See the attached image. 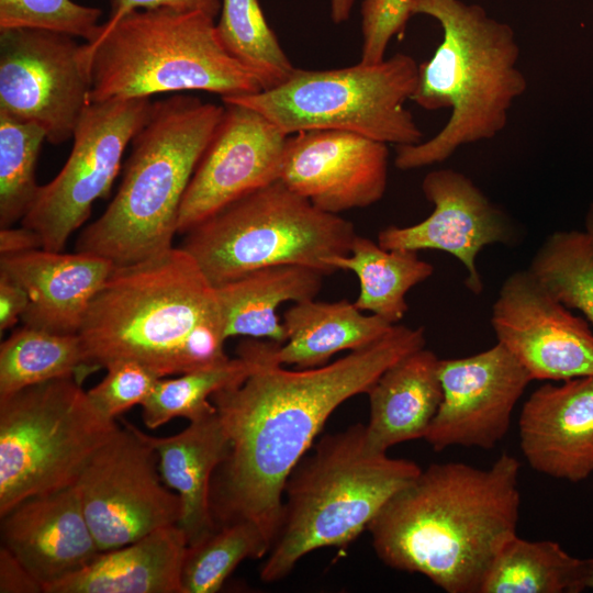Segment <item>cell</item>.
I'll return each mask as SVG.
<instances>
[{
    "label": "cell",
    "mask_w": 593,
    "mask_h": 593,
    "mask_svg": "<svg viewBox=\"0 0 593 593\" xmlns=\"http://www.w3.org/2000/svg\"><path fill=\"white\" fill-rule=\"evenodd\" d=\"M142 435L158 455L163 481L180 499L178 526L188 546L200 542L217 527L211 506L212 483L230 452V438L217 412L191 421L172 436Z\"/></svg>",
    "instance_id": "7402d4cb"
},
{
    "label": "cell",
    "mask_w": 593,
    "mask_h": 593,
    "mask_svg": "<svg viewBox=\"0 0 593 593\" xmlns=\"http://www.w3.org/2000/svg\"><path fill=\"white\" fill-rule=\"evenodd\" d=\"M102 11L72 0H0V31L43 30L92 43L99 34Z\"/></svg>",
    "instance_id": "e575fe53"
},
{
    "label": "cell",
    "mask_w": 593,
    "mask_h": 593,
    "mask_svg": "<svg viewBox=\"0 0 593 593\" xmlns=\"http://www.w3.org/2000/svg\"><path fill=\"white\" fill-rule=\"evenodd\" d=\"M438 373L443 400L424 437L435 451L451 446L494 448L533 380L499 342L469 357L440 359Z\"/></svg>",
    "instance_id": "9a60e30c"
},
{
    "label": "cell",
    "mask_w": 593,
    "mask_h": 593,
    "mask_svg": "<svg viewBox=\"0 0 593 593\" xmlns=\"http://www.w3.org/2000/svg\"><path fill=\"white\" fill-rule=\"evenodd\" d=\"M411 2L412 0H362L361 63L370 65L385 59L392 37H400L404 33L411 18Z\"/></svg>",
    "instance_id": "8d00e7d4"
},
{
    "label": "cell",
    "mask_w": 593,
    "mask_h": 593,
    "mask_svg": "<svg viewBox=\"0 0 593 593\" xmlns=\"http://www.w3.org/2000/svg\"><path fill=\"white\" fill-rule=\"evenodd\" d=\"M44 139L40 125L0 112L1 227L21 222L35 199V167Z\"/></svg>",
    "instance_id": "836d02e7"
},
{
    "label": "cell",
    "mask_w": 593,
    "mask_h": 593,
    "mask_svg": "<svg viewBox=\"0 0 593 593\" xmlns=\"http://www.w3.org/2000/svg\"><path fill=\"white\" fill-rule=\"evenodd\" d=\"M491 325L533 380L593 376L588 321L557 301L528 270L511 273L492 306Z\"/></svg>",
    "instance_id": "5bb4252c"
},
{
    "label": "cell",
    "mask_w": 593,
    "mask_h": 593,
    "mask_svg": "<svg viewBox=\"0 0 593 593\" xmlns=\"http://www.w3.org/2000/svg\"><path fill=\"white\" fill-rule=\"evenodd\" d=\"M26 291L9 275L0 270V331L13 327L29 305Z\"/></svg>",
    "instance_id": "ab89813d"
},
{
    "label": "cell",
    "mask_w": 593,
    "mask_h": 593,
    "mask_svg": "<svg viewBox=\"0 0 593 593\" xmlns=\"http://www.w3.org/2000/svg\"><path fill=\"white\" fill-rule=\"evenodd\" d=\"M583 584L593 590V558L583 560Z\"/></svg>",
    "instance_id": "7bdbcfd3"
},
{
    "label": "cell",
    "mask_w": 593,
    "mask_h": 593,
    "mask_svg": "<svg viewBox=\"0 0 593 593\" xmlns=\"http://www.w3.org/2000/svg\"><path fill=\"white\" fill-rule=\"evenodd\" d=\"M183 195L178 234L236 199L279 180L288 135L256 110L224 103Z\"/></svg>",
    "instance_id": "2e32d148"
},
{
    "label": "cell",
    "mask_w": 593,
    "mask_h": 593,
    "mask_svg": "<svg viewBox=\"0 0 593 593\" xmlns=\"http://www.w3.org/2000/svg\"><path fill=\"white\" fill-rule=\"evenodd\" d=\"M418 80V65L398 53L378 64L331 69L295 68L281 85L256 93L224 97L261 113L286 135L311 130L346 131L401 145L423 142L405 107Z\"/></svg>",
    "instance_id": "9c48e42d"
},
{
    "label": "cell",
    "mask_w": 593,
    "mask_h": 593,
    "mask_svg": "<svg viewBox=\"0 0 593 593\" xmlns=\"http://www.w3.org/2000/svg\"><path fill=\"white\" fill-rule=\"evenodd\" d=\"M519 444L537 472L570 482L593 473V376L546 383L524 403Z\"/></svg>",
    "instance_id": "d6986e66"
},
{
    "label": "cell",
    "mask_w": 593,
    "mask_h": 593,
    "mask_svg": "<svg viewBox=\"0 0 593 593\" xmlns=\"http://www.w3.org/2000/svg\"><path fill=\"white\" fill-rule=\"evenodd\" d=\"M323 276L309 267L281 265L257 269L215 287L227 338L244 336L283 344L287 335L278 307L284 302L314 299Z\"/></svg>",
    "instance_id": "484cf974"
},
{
    "label": "cell",
    "mask_w": 593,
    "mask_h": 593,
    "mask_svg": "<svg viewBox=\"0 0 593 593\" xmlns=\"http://www.w3.org/2000/svg\"><path fill=\"white\" fill-rule=\"evenodd\" d=\"M286 342L275 351L277 361L298 369L321 367L343 350H356L383 337L393 326L376 314H362L347 300L293 303L283 314Z\"/></svg>",
    "instance_id": "d4e9b609"
},
{
    "label": "cell",
    "mask_w": 593,
    "mask_h": 593,
    "mask_svg": "<svg viewBox=\"0 0 593 593\" xmlns=\"http://www.w3.org/2000/svg\"><path fill=\"white\" fill-rule=\"evenodd\" d=\"M215 26L224 48L255 75L262 90L283 83L295 69L268 25L258 0H223Z\"/></svg>",
    "instance_id": "4dcf8cb0"
},
{
    "label": "cell",
    "mask_w": 593,
    "mask_h": 593,
    "mask_svg": "<svg viewBox=\"0 0 593 593\" xmlns=\"http://www.w3.org/2000/svg\"><path fill=\"white\" fill-rule=\"evenodd\" d=\"M78 334L92 370L133 360L165 378L230 359L215 287L181 247L115 266Z\"/></svg>",
    "instance_id": "3957f363"
},
{
    "label": "cell",
    "mask_w": 593,
    "mask_h": 593,
    "mask_svg": "<svg viewBox=\"0 0 593 593\" xmlns=\"http://www.w3.org/2000/svg\"><path fill=\"white\" fill-rule=\"evenodd\" d=\"M161 480L156 450L142 430L123 421L74 485L101 552L178 525L180 499Z\"/></svg>",
    "instance_id": "7c38bea8"
},
{
    "label": "cell",
    "mask_w": 593,
    "mask_h": 593,
    "mask_svg": "<svg viewBox=\"0 0 593 593\" xmlns=\"http://www.w3.org/2000/svg\"><path fill=\"white\" fill-rule=\"evenodd\" d=\"M331 18L335 24L347 21L350 16L354 0H329Z\"/></svg>",
    "instance_id": "b9f144b4"
},
{
    "label": "cell",
    "mask_w": 593,
    "mask_h": 593,
    "mask_svg": "<svg viewBox=\"0 0 593 593\" xmlns=\"http://www.w3.org/2000/svg\"><path fill=\"white\" fill-rule=\"evenodd\" d=\"M75 38L43 30L0 31V112L40 125L53 145L72 137L90 103V76Z\"/></svg>",
    "instance_id": "4fadbf2b"
},
{
    "label": "cell",
    "mask_w": 593,
    "mask_h": 593,
    "mask_svg": "<svg viewBox=\"0 0 593 593\" xmlns=\"http://www.w3.org/2000/svg\"><path fill=\"white\" fill-rule=\"evenodd\" d=\"M42 248L40 236L29 227H1L0 255H14Z\"/></svg>",
    "instance_id": "60d3db41"
},
{
    "label": "cell",
    "mask_w": 593,
    "mask_h": 593,
    "mask_svg": "<svg viewBox=\"0 0 593 593\" xmlns=\"http://www.w3.org/2000/svg\"><path fill=\"white\" fill-rule=\"evenodd\" d=\"M152 105L150 98H114L87 105L75 127L68 159L53 180L40 186L20 222L40 236L43 249L63 251L89 219L96 200L110 194L124 150Z\"/></svg>",
    "instance_id": "8fae6325"
},
{
    "label": "cell",
    "mask_w": 593,
    "mask_h": 593,
    "mask_svg": "<svg viewBox=\"0 0 593 593\" xmlns=\"http://www.w3.org/2000/svg\"><path fill=\"white\" fill-rule=\"evenodd\" d=\"M93 371L79 334L23 325L0 345V398L41 382Z\"/></svg>",
    "instance_id": "f546056e"
},
{
    "label": "cell",
    "mask_w": 593,
    "mask_h": 593,
    "mask_svg": "<svg viewBox=\"0 0 593 593\" xmlns=\"http://www.w3.org/2000/svg\"><path fill=\"white\" fill-rule=\"evenodd\" d=\"M160 8L181 12L199 11L215 19L221 10V2L220 0H110L109 18L101 24L99 32L109 30L133 11Z\"/></svg>",
    "instance_id": "74e56055"
},
{
    "label": "cell",
    "mask_w": 593,
    "mask_h": 593,
    "mask_svg": "<svg viewBox=\"0 0 593 593\" xmlns=\"http://www.w3.org/2000/svg\"><path fill=\"white\" fill-rule=\"evenodd\" d=\"M187 547L178 525L160 527L128 545L100 552L81 570L47 585L44 593H183Z\"/></svg>",
    "instance_id": "603a6c76"
},
{
    "label": "cell",
    "mask_w": 593,
    "mask_h": 593,
    "mask_svg": "<svg viewBox=\"0 0 593 593\" xmlns=\"http://www.w3.org/2000/svg\"><path fill=\"white\" fill-rule=\"evenodd\" d=\"M585 232L593 238V202L590 204L584 219Z\"/></svg>",
    "instance_id": "ee69618b"
},
{
    "label": "cell",
    "mask_w": 593,
    "mask_h": 593,
    "mask_svg": "<svg viewBox=\"0 0 593 593\" xmlns=\"http://www.w3.org/2000/svg\"><path fill=\"white\" fill-rule=\"evenodd\" d=\"M1 517V541L42 583L70 575L101 552L72 485L29 497Z\"/></svg>",
    "instance_id": "ffe728a7"
},
{
    "label": "cell",
    "mask_w": 593,
    "mask_h": 593,
    "mask_svg": "<svg viewBox=\"0 0 593 593\" xmlns=\"http://www.w3.org/2000/svg\"><path fill=\"white\" fill-rule=\"evenodd\" d=\"M262 532L249 521L220 525L200 542L188 546L181 570L183 593H215L245 559L270 550Z\"/></svg>",
    "instance_id": "d6a6232c"
},
{
    "label": "cell",
    "mask_w": 593,
    "mask_h": 593,
    "mask_svg": "<svg viewBox=\"0 0 593 593\" xmlns=\"http://www.w3.org/2000/svg\"><path fill=\"white\" fill-rule=\"evenodd\" d=\"M527 269L557 301L593 325V238L585 231L550 234Z\"/></svg>",
    "instance_id": "1f68e13d"
},
{
    "label": "cell",
    "mask_w": 593,
    "mask_h": 593,
    "mask_svg": "<svg viewBox=\"0 0 593 593\" xmlns=\"http://www.w3.org/2000/svg\"><path fill=\"white\" fill-rule=\"evenodd\" d=\"M104 369L105 377L87 393L100 413L112 419L135 405H142L160 379L133 360L114 361Z\"/></svg>",
    "instance_id": "d590c367"
},
{
    "label": "cell",
    "mask_w": 593,
    "mask_h": 593,
    "mask_svg": "<svg viewBox=\"0 0 593 593\" xmlns=\"http://www.w3.org/2000/svg\"><path fill=\"white\" fill-rule=\"evenodd\" d=\"M422 469L367 448L365 425L325 435L289 474L282 521L260 579L286 578L309 552L355 540Z\"/></svg>",
    "instance_id": "8992f818"
},
{
    "label": "cell",
    "mask_w": 593,
    "mask_h": 593,
    "mask_svg": "<svg viewBox=\"0 0 593 593\" xmlns=\"http://www.w3.org/2000/svg\"><path fill=\"white\" fill-rule=\"evenodd\" d=\"M584 590L583 560L551 540L514 535L495 556L480 593H579Z\"/></svg>",
    "instance_id": "f1b7e54d"
},
{
    "label": "cell",
    "mask_w": 593,
    "mask_h": 593,
    "mask_svg": "<svg viewBox=\"0 0 593 593\" xmlns=\"http://www.w3.org/2000/svg\"><path fill=\"white\" fill-rule=\"evenodd\" d=\"M387 145L346 131L298 132L288 135L279 180L327 213L367 208L387 190Z\"/></svg>",
    "instance_id": "e0dca14e"
},
{
    "label": "cell",
    "mask_w": 593,
    "mask_h": 593,
    "mask_svg": "<svg viewBox=\"0 0 593 593\" xmlns=\"http://www.w3.org/2000/svg\"><path fill=\"white\" fill-rule=\"evenodd\" d=\"M410 13L428 15L443 30L432 58L418 65L411 100L428 111L451 112L432 138L396 146L394 164L401 170L443 163L463 145L495 137L505 128L513 102L527 89L517 66L521 49L514 30L481 5L412 0Z\"/></svg>",
    "instance_id": "277c9868"
},
{
    "label": "cell",
    "mask_w": 593,
    "mask_h": 593,
    "mask_svg": "<svg viewBox=\"0 0 593 593\" xmlns=\"http://www.w3.org/2000/svg\"><path fill=\"white\" fill-rule=\"evenodd\" d=\"M326 261L335 271L349 270L357 276L360 291L354 303L360 311L379 315L393 325L407 312L406 293L434 272V267L421 259L417 251L384 249L378 242L359 235L348 254Z\"/></svg>",
    "instance_id": "4316f807"
},
{
    "label": "cell",
    "mask_w": 593,
    "mask_h": 593,
    "mask_svg": "<svg viewBox=\"0 0 593 593\" xmlns=\"http://www.w3.org/2000/svg\"><path fill=\"white\" fill-rule=\"evenodd\" d=\"M115 265L101 256L43 248L0 257V270L26 291L23 325L58 334H78L94 296Z\"/></svg>",
    "instance_id": "44dd1931"
},
{
    "label": "cell",
    "mask_w": 593,
    "mask_h": 593,
    "mask_svg": "<svg viewBox=\"0 0 593 593\" xmlns=\"http://www.w3.org/2000/svg\"><path fill=\"white\" fill-rule=\"evenodd\" d=\"M223 111L224 107L182 93L153 102L131 142L115 195L81 231L76 250L119 267L172 248L183 195Z\"/></svg>",
    "instance_id": "5b68a950"
},
{
    "label": "cell",
    "mask_w": 593,
    "mask_h": 593,
    "mask_svg": "<svg viewBox=\"0 0 593 593\" xmlns=\"http://www.w3.org/2000/svg\"><path fill=\"white\" fill-rule=\"evenodd\" d=\"M90 102L201 90L224 97L262 90L222 45L214 18L199 11H133L82 44Z\"/></svg>",
    "instance_id": "52a82bcc"
},
{
    "label": "cell",
    "mask_w": 593,
    "mask_h": 593,
    "mask_svg": "<svg viewBox=\"0 0 593 593\" xmlns=\"http://www.w3.org/2000/svg\"><path fill=\"white\" fill-rule=\"evenodd\" d=\"M81 381L63 377L0 398V516L29 497L75 485L119 427Z\"/></svg>",
    "instance_id": "30bf717a"
},
{
    "label": "cell",
    "mask_w": 593,
    "mask_h": 593,
    "mask_svg": "<svg viewBox=\"0 0 593 593\" xmlns=\"http://www.w3.org/2000/svg\"><path fill=\"white\" fill-rule=\"evenodd\" d=\"M265 339L247 338L236 348V357L226 361L160 378L142 403V418L148 428H157L176 417L189 422L216 411L211 398L225 388L242 383L261 359Z\"/></svg>",
    "instance_id": "83f0119b"
},
{
    "label": "cell",
    "mask_w": 593,
    "mask_h": 593,
    "mask_svg": "<svg viewBox=\"0 0 593 593\" xmlns=\"http://www.w3.org/2000/svg\"><path fill=\"white\" fill-rule=\"evenodd\" d=\"M181 245L214 286L257 269L296 265L335 272L327 259L349 253L357 233L281 180L225 205L184 234Z\"/></svg>",
    "instance_id": "ba28073f"
},
{
    "label": "cell",
    "mask_w": 593,
    "mask_h": 593,
    "mask_svg": "<svg viewBox=\"0 0 593 593\" xmlns=\"http://www.w3.org/2000/svg\"><path fill=\"white\" fill-rule=\"evenodd\" d=\"M422 190L434 205L430 215L414 225L383 228L378 244L384 249H436L452 255L467 270V288L479 295L484 286L477 256L485 246L512 243L515 232L511 221L470 178L457 170L428 172Z\"/></svg>",
    "instance_id": "ac0fdd59"
},
{
    "label": "cell",
    "mask_w": 593,
    "mask_h": 593,
    "mask_svg": "<svg viewBox=\"0 0 593 593\" xmlns=\"http://www.w3.org/2000/svg\"><path fill=\"white\" fill-rule=\"evenodd\" d=\"M521 463L502 454L488 469L433 463L368 526L388 567L419 573L447 593H480L503 545L516 535Z\"/></svg>",
    "instance_id": "7a4b0ae2"
},
{
    "label": "cell",
    "mask_w": 593,
    "mask_h": 593,
    "mask_svg": "<svg viewBox=\"0 0 593 593\" xmlns=\"http://www.w3.org/2000/svg\"><path fill=\"white\" fill-rule=\"evenodd\" d=\"M0 593H44L42 583L2 545L0 547Z\"/></svg>",
    "instance_id": "f35d334b"
},
{
    "label": "cell",
    "mask_w": 593,
    "mask_h": 593,
    "mask_svg": "<svg viewBox=\"0 0 593 593\" xmlns=\"http://www.w3.org/2000/svg\"><path fill=\"white\" fill-rule=\"evenodd\" d=\"M439 358L425 347L389 367L367 393V448L387 452L396 444L424 438L443 400Z\"/></svg>",
    "instance_id": "cb8c5ba5"
},
{
    "label": "cell",
    "mask_w": 593,
    "mask_h": 593,
    "mask_svg": "<svg viewBox=\"0 0 593 593\" xmlns=\"http://www.w3.org/2000/svg\"><path fill=\"white\" fill-rule=\"evenodd\" d=\"M425 344L423 327L394 324L380 339L331 363L289 370L275 357L279 343L265 339L251 373L211 398L230 438L228 456L212 483L216 526L249 521L272 546L286 481L331 414L368 393L389 367Z\"/></svg>",
    "instance_id": "6da1fadb"
}]
</instances>
